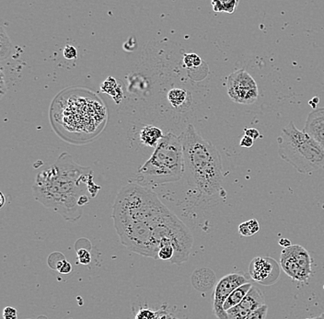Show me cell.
Wrapping results in <instances>:
<instances>
[{"instance_id": "obj_30", "label": "cell", "mask_w": 324, "mask_h": 319, "mask_svg": "<svg viewBox=\"0 0 324 319\" xmlns=\"http://www.w3.org/2000/svg\"><path fill=\"white\" fill-rule=\"evenodd\" d=\"M290 243H291L290 240H289V239H286V238H282V239L279 240V245H280V246H283L284 249H287V248L290 247V246H291V244Z\"/></svg>"}, {"instance_id": "obj_16", "label": "cell", "mask_w": 324, "mask_h": 319, "mask_svg": "<svg viewBox=\"0 0 324 319\" xmlns=\"http://www.w3.org/2000/svg\"><path fill=\"white\" fill-rule=\"evenodd\" d=\"M238 230L242 237H253L260 231L259 222L256 219H251L244 222L239 226Z\"/></svg>"}, {"instance_id": "obj_18", "label": "cell", "mask_w": 324, "mask_h": 319, "mask_svg": "<svg viewBox=\"0 0 324 319\" xmlns=\"http://www.w3.org/2000/svg\"><path fill=\"white\" fill-rule=\"evenodd\" d=\"M65 261V256L59 253V252H54L49 257L48 264H49L50 268L58 271L59 268L61 267V265L63 264V262Z\"/></svg>"}, {"instance_id": "obj_17", "label": "cell", "mask_w": 324, "mask_h": 319, "mask_svg": "<svg viewBox=\"0 0 324 319\" xmlns=\"http://www.w3.org/2000/svg\"><path fill=\"white\" fill-rule=\"evenodd\" d=\"M213 9L215 12H226L229 14H232L235 11L236 7L239 5V1L232 0V1H212Z\"/></svg>"}, {"instance_id": "obj_15", "label": "cell", "mask_w": 324, "mask_h": 319, "mask_svg": "<svg viewBox=\"0 0 324 319\" xmlns=\"http://www.w3.org/2000/svg\"><path fill=\"white\" fill-rule=\"evenodd\" d=\"M187 99V91L183 88H172L168 93V99L174 108L183 106Z\"/></svg>"}, {"instance_id": "obj_7", "label": "cell", "mask_w": 324, "mask_h": 319, "mask_svg": "<svg viewBox=\"0 0 324 319\" xmlns=\"http://www.w3.org/2000/svg\"><path fill=\"white\" fill-rule=\"evenodd\" d=\"M228 94L240 104H253L258 98L256 82L246 70L240 69L228 77Z\"/></svg>"}, {"instance_id": "obj_9", "label": "cell", "mask_w": 324, "mask_h": 319, "mask_svg": "<svg viewBox=\"0 0 324 319\" xmlns=\"http://www.w3.org/2000/svg\"><path fill=\"white\" fill-rule=\"evenodd\" d=\"M249 273L254 282L263 285L277 283L280 276V266L269 257H257L251 261Z\"/></svg>"}, {"instance_id": "obj_20", "label": "cell", "mask_w": 324, "mask_h": 319, "mask_svg": "<svg viewBox=\"0 0 324 319\" xmlns=\"http://www.w3.org/2000/svg\"><path fill=\"white\" fill-rule=\"evenodd\" d=\"M116 88H119L117 87V83H116V80L112 77H110L108 78L106 81L103 82L100 86V89L102 92L108 93V94H111L112 96H113V90H115Z\"/></svg>"}, {"instance_id": "obj_33", "label": "cell", "mask_w": 324, "mask_h": 319, "mask_svg": "<svg viewBox=\"0 0 324 319\" xmlns=\"http://www.w3.org/2000/svg\"></svg>"}, {"instance_id": "obj_14", "label": "cell", "mask_w": 324, "mask_h": 319, "mask_svg": "<svg viewBox=\"0 0 324 319\" xmlns=\"http://www.w3.org/2000/svg\"><path fill=\"white\" fill-rule=\"evenodd\" d=\"M0 60L1 64H4V62L7 60L11 53V41L8 38V35L6 34V30L1 27L0 29Z\"/></svg>"}, {"instance_id": "obj_11", "label": "cell", "mask_w": 324, "mask_h": 319, "mask_svg": "<svg viewBox=\"0 0 324 319\" xmlns=\"http://www.w3.org/2000/svg\"><path fill=\"white\" fill-rule=\"evenodd\" d=\"M265 304V296L259 288L253 286L252 289L248 293L247 296L244 297L242 303L239 305L241 308L246 310L248 313H252L254 310L262 308Z\"/></svg>"}, {"instance_id": "obj_22", "label": "cell", "mask_w": 324, "mask_h": 319, "mask_svg": "<svg viewBox=\"0 0 324 319\" xmlns=\"http://www.w3.org/2000/svg\"><path fill=\"white\" fill-rule=\"evenodd\" d=\"M268 313V307L267 305L263 306L262 308L254 310V312L249 314L247 318L245 319H265Z\"/></svg>"}, {"instance_id": "obj_3", "label": "cell", "mask_w": 324, "mask_h": 319, "mask_svg": "<svg viewBox=\"0 0 324 319\" xmlns=\"http://www.w3.org/2000/svg\"><path fill=\"white\" fill-rule=\"evenodd\" d=\"M183 148L184 174L202 195L215 196L222 191V160L217 147L203 138L193 124L180 135Z\"/></svg>"}, {"instance_id": "obj_26", "label": "cell", "mask_w": 324, "mask_h": 319, "mask_svg": "<svg viewBox=\"0 0 324 319\" xmlns=\"http://www.w3.org/2000/svg\"><path fill=\"white\" fill-rule=\"evenodd\" d=\"M244 135L246 136H249L250 138L252 139L257 140L261 136L260 134V132L257 130V129H254V128H249V129H245L244 130Z\"/></svg>"}, {"instance_id": "obj_28", "label": "cell", "mask_w": 324, "mask_h": 319, "mask_svg": "<svg viewBox=\"0 0 324 319\" xmlns=\"http://www.w3.org/2000/svg\"><path fill=\"white\" fill-rule=\"evenodd\" d=\"M58 272L62 274H68L72 272V265L70 264L69 261L65 260L63 264L61 265V267L59 268Z\"/></svg>"}, {"instance_id": "obj_8", "label": "cell", "mask_w": 324, "mask_h": 319, "mask_svg": "<svg viewBox=\"0 0 324 319\" xmlns=\"http://www.w3.org/2000/svg\"><path fill=\"white\" fill-rule=\"evenodd\" d=\"M242 273H230L219 280L213 293V312L218 319H229L224 310V304L233 291L248 284Z\"/></svg>"}, {"instance_id": "obj_12", "label": "cell", "mask_w": 324, "mask_h": 319, "mask_svg": "<svg viewBox=\"0 0 324 319\" xmlns=\"http://www.w3.org/2000/svg\"><path fill=\"white\" fill-rule=\"evenodd\" d=\"M163 133L159 128L153 125H145L140 131V140L147 146L156 147L163 138Z\"/></svg>"}, {"instance_id": "obj_32", "label": "cell", "mask_w": 324, "mask_h": 319, "mask_svg": "<svg viewBox=\"0 0 324 319\" xmlns=\"http://www.w3.org/2000/svg\"><path fill=\"white\" fill-rule=\"evenodd\" d=\"M314 319H324V314H322L320 317H317V318H315Z\"/></svg>"}, {"instance_id": "obj_31", "label": "cell", "mask_w": 324, "mask_h": 319, "mask_svg": "<svg viewBox=\"0 0 324 319\" xmlns=\"http://www.w3.org/2000/svg\"><path fill=\"white\" fill-rule=\"evenodd\" d=\"M1 204H0V207H3V205H4V203H5V197H4V195L1 193Z\"/></svg>"}, {"instance_id": "obj_29", "label": "cell", "mask_w": 324, "mask_h": 319, "mask_svg": "<svg viewBox=\"0 0 324 319\" xmlns=\"http://www.w3.org/2000/svg\"><path fill=\"white\" fill-rule=\"evenodd\" d=\"M319 102H320V98H318V97H314V98H313V99L309 101V104L313 107V110H316Z\"/></svg>"}, {"instance_id": "obj_23", "label": "cell", "mask_w": 324, "mask_h": 319, "mask_svg": "<svg viewBox=\"0 0 324 319\" xmlns=\"http://www.w3.org/2000/svg\"><path fill=\"white\" fill-rule=\"evenodd\" d=\"M77 257H78V261L83 265H88V263L91 261L90 253L88 250L80 249L77 250Z\"/></svg>"}, {"instance_id": "obj_19", "label": "cell", "mask_w": 324, "mask_h": 319, "mask_svg": "<svg viewBox=\"0 0 324 319\" xmlns=\"http://www.w3.org/2000/svg\"><path fill=\"white\" fill-rule=\"evenodd\" d=\"M183 63L186 67H198L202 64V60L200 57L195 53H187L183 57Z\"/></svg>"}, {"instance_id": "obj_1", "label": "cell", "mask_w": 324, "mask_h": 319, "mask_svg": "<svg viewBox=\"0 0 324 319\" xmlns=\"http://www.w3.org/2000/svg\"><path fill=\"white\" fill-rule=\"evenodd\" d=\"M112 218L120 242L136 254L159 260V250L171 246L174 262L188 260L192 233L150 189L134 182L124 186L113 203Z\"/></svg>"}, {"instance_id": "obj_2", "label": "cell", "mask_w": 324, "mask_h": 319, "mask_svg": "<svg viewBox=\"0 0 324 319\" xmlns=\"http://www.w3.org/2000/svg\"><path fill=\"white\" fill-rule=\"evenodd\" d=\"M100 189L93 182L91 168L78 165L66 152L41 170L32 186L37 202L71 223L81 218L83 207Z\"/></svg>"}, {"instance_id": "obj_6", "label": "cell", "mask_w": 324, "mask_h": 319, "mask_svg": "<svg viewBox=\"0 0 324 319\" xmlns=\"http://www.w3.org/2000/svg\"><path fill=\"white\" fill-rule=\"evenodd\" d=\"M280 261L282 270L295 281L305 282L312 275L313 260L306 249L300 245L284 249Z\"/></svg>"}, {"instance_id": "obj_13", "label": "cell", "mask_w": 324, "mask_h": 319, "mask_svg": "<svg viewBox=\"0 0 324 319\" xmlns=\"http://www.w3.org/2000/svg\"><path fill=\"white\" fill-rule=\"evenodd\" d=\"M253 285L251 283H248L245 285H242L241 287L237 288L236 290L231 293L229 298L226 300L224 304V310L227 312L230 308H234L236 306L240 305L244 297L247 296L248 293L252 289Z\"/></svg>"}, {"instance_id": "obj_4", "label": "cell", "mask_w": 324, "mask_h": 319, "mask_svg": "<svg viewBox=\"0 0 324 319\" xmlns=\"http://www.w3.org/2000/svg\"><path fill=\"white\" fill-rule=\"evenodd\" d=\"M184 174L182 140L168 133L155 147L152 156L136 172L134 183L151 188L176 182Z\"/></svg>"}, {"instance_id": "obj_10", "label": "cell", "mask_w": 324, "mask_h": 319, "mask_svg": "<svg viewBox=\"0 0 324 319\" xmlns=\"http://www.w3.org/2000/svg\"><path fill=\"white\" fill-rule=\"evenodd\" d=\"M303 131L315 140L324 150V107L310 112Z\"/></svg>"}, {"instance_id": "obj_25", "label": "cell", "mask_w": 324, "mask_h": 319, "mask_svg": "<svg viewBox=\"0 0 324 319\" xmlns=\"http://www.w3.org/2000/svg\"><path fill=\"white\" fill-rule=\"evenodd\" d=\"M3 318L4 319H18L17 309L11 307H6L3 311Z\"/></svg>"}, {"instance_id": "obj_24", "label": "cell", "mask_w": 324, "mask_h": 319, "mask_svg": "<svg viewBox=\"0 0 324 319\" xmlns=\"http://www.w3.org/2000/svg\"><path fill=\"white\" fill-rule=\"evenodd\" d=\"M64 56L65 58L67 60H72V59H76L77 56V49L73 45H66L64 49Z\"/></svg>"}, {"instance_id": "obj_21", "label": "cell", "mask_w": 324, "mask_h": 319, "mask_svg": "<svg viewBox=\"0 0 324 319\" xmlns=\"http://www.w3.org/2000/svg\"><path fill=\"white\" fill-rule=\"evenodd\" d=\"M159 260L161 261H172L174 257V250L171 246H164L159 251Z\"/></svg>"}, {"instance_id": "obj_27", "label": "cell", "mask_w": 324, "mask_h": 319, "mask_svg": "<svg viewBox=\"0 0 324 319\" xmlns=\"http://www.w3.org/2000/svg\"><path fill=\"white\" fill-rule=\"evenodd\" d=\"M254 140L250 138L249 136L244 135L242 139H241V141H240V145L242 147H243V148H251L254 145Z\"/></svg>"}, {"instance_id": "obj_5", "label": "cell", "mask_w": 324, "mask_h": 319, "mask_svg": "<svg viewBox=\"0 0 324 319\" xmlns=\"http://www.w3.org/2000/svg\"><path fill=\"white\" fill-rule=\"evenodd\" d=\"M278 154L301 174H310L324 168V150L293 122L281 129L277 138Z\"/></svg>"}]
</instances>
